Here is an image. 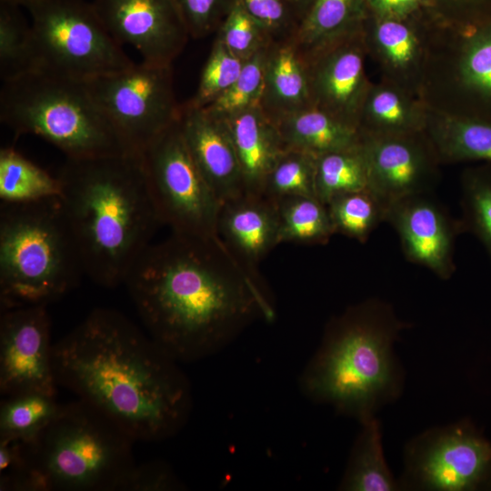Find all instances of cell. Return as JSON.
Here are the masks:
<instances>
[{"label":"cell","mask_w":491,"mask_h":491,"mask_svg":"<svg viewBox=\"0 0 491 491\" xmlns=\"http://www.w3.org/2000/svg\"><path fill=\"white\" fill-rule=\"evenodd\" d=\"M124 285L146 333L178 363L215 355L247 327L276 316L262 279L218 236L171 232L144 250Z\"/></svg>","instance_id":"obj_1"},{"label":"cell","mask_w":491,"mask_h":491,"mask_svg":"<svg viewBox=\"0 0 491 491\" xmlns=\"http://www.w3.org/2000/svg\"><path fill=\"white\" fill-rule=\"evenodd\" d=\"M62 386L117 425L135 442L178 434L193 408L179 363L122 313L96 308L53 346Z\"/></svg>","instance_id":"obj_2"},{"label":"cell","mask_w":491,"mask_h":491,"mask_svg":"<svg viewBox=\"0 0 491 491\" xmlns=\"http://www.w3.org/2000/svg\"><path fill=\"white\" fill-rule=\"evenodd\" d=\"M57 177L85 275L105 287L124 284L162 225L140 155L66 158Z\"/></svg>","instance_id":"obj_3"},{"label":"cell","mask_w":491,"mask_h":491,"mask_svg":"<svg viewBox=\"0 0 491 491\" xmlns=\"http://www.w3.org/2000/svg\"><path fill=\"white\" fill-rule=\"evenodd\" d=\"M408 327L380 299L350 306L326 324L299 376L301 392L360 424L375 417L403 392L405 372L394 346Z\"/></svg>","instance_id":"obj_4"},{"label":"cell","mask_w":491,"mask_h":491,"mask_svg":"<svg viewBox=\"0 0 491 491\" xmlns=\"http://www.w3.org/2000/svg\"><path fill=\"white\" fill-rule=\"evenodd\" d=\"M85 275L59 196L0 206V311L55 302Z\"/></svg>","instance_id":"obj_5"},{"label":"cell","mask_w":491,"mask_h":491,"mask_svg":"<svg viewBox=\"0 0 491 491\" xmlns=\"http://www.w3.org/2000/svg\"><path fill=\"white\" fill-rule=\"evenodd\" d=\"M134 443L87 403L62 404L28 442L25 491H116L135 463Z\"/></svg>","instance_id":"obj_6"},{"label":"cell","mask_w":491,"mask_h":491,"mask_svg":"<svg viewBox=\"0 0 491 491\" xmlns=\"http://www.w3.org/2000/svg\"><path fill=\"white\" fill-rule=\"evenodd\" d=\"M0 119L16 135L45 139L66 158L133 154L85 81L31 72L2 82Z\"/></svg>","instance_id":"obj_7"},{"label":"cell","mask_w":491,"mask_h":491,"mask_svg":"<svg viewBox=\"0 0 491 491\" xmlns=\"http://www.w3.org/2000/svg\"><path fill=\"white\" fill-rule=\"evenodd\" d=\"M20 5L29 15L32 72L88 81L135 64L105 29L91 2L27 0Z\"/></svg>","instance_id":"obj_8"},{"label":"cell","mask_w":491,"mask_h":491,"mask_svg":"<svg viewBox=\"0 0 491 491\" xmlns=\"http://www.w3.org/2000/svg\"><path fill=\"white\" fill-rule=\"evenodd\" d=\"M139 155L161 224L173 233L217 236L221 204L191 157L178 120Z\"/></svg>","instance_id":"obj_9"},{"label":"cell","mask_w":491,"mask_h":491,"mask_svg":"<svg viewBox=\"0 0 491 491\" xmlns=\"http://www.w3.org/2000/svg\"><path fill=\"white\" fill-rule=\"evenodd\" d=\"M85 82L133 154H140L179 118L172 65L142 61Z\"/></svg>","instance_id":"obj_10"},{"label":"cell","mask_w":491,"mask_h":491,"mask_svg":"<svg viewBox=\"0 0 491 491\" xmlns=\"http://www.w3.org/2000/svg\"><path fill=\"white\" fill-rule=\"evenodd\" d=\"M401 490L472 491L491 483V442L461 420L428 428L404 452Z\"/></svg>","instance_id":"obj_11"},{"label":"cell","mask_w":491,"mask_h":491,"mask_svg":"<svg viewBox=\"0 0 491 491\" xmlns=\"http://www.w3.org/2000/svg\"><path fill=\"white\" fill-rule=\"evenodd\" d=\"M51 321L45 306L2 310L0 315V394L24 392L56 396Z\"/></svg>","instance_id":"obj_12"},{"label":"cell","mask_w":491,"mask_h":491,"mask_svg":"<svg viewBox=\"0 0 491 491\" xmlns=\"http://www.w3.org/2000/svg\"><path fill=\"white\" fill-rule=\"evenodd\" d=\"M111 36L142 61L172 65L191 38L175 0H91Z\"/></svg>","instance_id":"obj_13"},{"label":"cell","mask_w":491,"mask_h":491,"mask_svg":"<svg viewBox=\"0 0 491 491\" xmlns=\"http://www.w3.org/2000/svg\"><path fill=\"white\" fill-rule=\"evenodd\" d=\"M420 132L396 135L362 133L368 169V188L387 207L393 202L429 193L439 158L431 141Z\"/></svg>","instance_id":"obj_14"},{"label":"cell","mask_w":491,"mask_h":491,"mask_svg":"<svg viewBox=\"0 0 491 491\" xmlns=\"http://www.w3.org/2000/svg\"><path fill=\"white\" fill-rule=\"evenodd\" d=\"M385 222L397 234L407 261L426 267L443 280L453 276L455 239L463 226L429 193L391 203L386 207Z\"/></svg>","instance_id":"obj_15"},{"label":"cell","mask_w":491,"mask_h":491,"mask_svg":"<svg viewBox=\"0 0 491 491\" xmlns=\"http://www.w3.org/2000/svg\"><path fill=\"white\" fill-rule=\"evenodd\" d=\"M305 59L312 105L359 127L362 107L368 93L361 32Z\"/></svg>","instance_id":"obj_16"},{"label":"cell","mask_w":491,"mask_h":491,"mask_svg":"<svg viewBox=\"0 0 491 491\" xmlns=\"http://www.w3.org/2000/svg\"><path fill=\"white\" fill-rule=\"evenodd\" d=\"M178 125L191 157L219 203L245 194L241 166L225 121L205 108L185 103Z\"/></svg>","instance_id":"obj_17"},{"label":"cell","mask_w":491,"mask_h":491,"mask_svg":"<svg viewBox=\"0 0 491 491\" xmlns=\"http://www.w3.org/2000/svg\"><path fill=\"white\" fill-rule=\"evenodd\" d=\"M217 236L246 272L260 278L259 264L280 244L276 203L264 195L247 192L223 203Z\"/></svg>","instance_id":"obj_18"},{"label":"cell","mask_w":491,"mask_h":491,"mask_svg":"<svg viewBox=\"0 0 491 491\" xmlns=\"http://www.w3.org/2000/svg\"><path fill=\"white\" fill-rule=\"evenodd\" d=\"M222 119L236 152L246 192L262 195L266 176L286 149L276 124L260 105Z\"/></svg>","instance_id":"obj_19"},{"label":"cell","mask_w":491,"mask_h":491,"mask_svg":"<svg viewBox=\"0 0 491 491\" xmlns=\"http://www.w3.org/2000/svg\"><path fill=\"white\" fill-rule=\"evenodd\" d=\"M311 105L305 57L293 39L272 42L266 52L260 107L276 122Z\"/></svg>","instance_id":"obj_20"},{"label":"cell","mask_w":491,"mask_h":491,"mask_svg":"<svg viewBox=\"0 0 491 491\" xmlns=\"http://www.w3.org/2000/svg\"><path fill=\"white\" fill-rule=\"evenodd\" d=\"M275 123L286 149L299 150L316 157L356 146L362 141L359 127L314 105Z\"/></svg>","instance_id":"obj_21"},{"label":"cell","mask_w":491,"mask_h":491,"mask_svg":"<svg viewBox=\"0 0 491 491\" xmlns=\"http://www.w3.org/2000/svg\"><path fill=\"white\" fill-rule=\"evenodd\" d=\"M465 114L491 121V20L466 25L456 65Z\"/></svg>","instance_id":"obj_22"},{"label":"cell","mask_w":491,"mask_h":491,"mask_svg":"<svg viewBox=\"0 0 491 491\" xmlns=\"http://www.w3.org/2000/svg\"><path fill=\"white\" fill-rule=\"evenodd\" d=\"M365 0H313L293 41L306 58L358 31Z\"/></svg>","instance_id":"obj_23"},{"label":"cell","mask_w":491,"mask_h":491,"mask_svg":"<svg viewBox=\"0 0 491 491\" xmlns=\"http://www.w3.org/2000/svg\"><path fill=\"white\" fill-rule=\"evenodd\" d=\"M358 434L339 484L346 491L401 490L386 464L380 421L375 416L361 424Z\"/></svg>","instance_id":"obj_24"},{"label":"cell","mask_w":491,"mask_h":491,"mask_svg":"<svg viewBox=\"0 0 491 491\" xmlns=\"http://www.w3.org/2000/svg\"><path fill=\"white\" fill-rule=\"evenodd\" d=\"M60 181L12 147L0 151L1 203L22 204L58 197Z\"/></svg>","instance_id":"obj_25"},{"label":"cell","mask_w":491,"mask_h":491,"mask_svg":"<svg viewBox=\"0 0 491 491\" xmlns=\"http://www.w3.org/2000/svg\"><path fill=\"white\" fill-rule=\"evenodd\" d=\"M430 141L439 158L491 164V121L452 116L433 127Z\"/></svg>","instance_id":"obj_26"},{"label":"cell","mask_w":491,"mask_h":491,"mask_svg":"<svg viewBox=\"0 0 491 491\" xmlns=\"http://www.w3.org/2000/svg\"><path fill=\"white\" fill-rule=\"evenodd\" d=\"M56 396L24 392L3 396L0 404V439L34 440L57 414Z\"/></svg>","instance_id":"obj_27"},{"label":"cell","mask_w":491,"mask_h":491,"mask_svg":"<svg viewBox=\"0 0 491 491\" xmlns=\"http://www.w3.org/2000/svg\"><path fill=\"white\" fill-rule=\"evenodd\" d=\"M276 205L280 244L326 245L335 234L327 207L316 197H286Z\"/></svg>","instance_id":"obj_28"},{"label":"cell","mask_w":491,"mask_h":491,"mask_svg":"<svg viewBox=\"0 0 491 491\" xmlns=\"http://www.w3.org/2000/svg\"><path fill=\"white\" fill-rule=\"evenodd\" d=\"M316 196L326 205L333 197L368 186V169L361 143L316 157Z\"/></svg>","instance_id":"obj_29"},{"label":"cell","mask_w":491,"mask_h":491,"mask_svg":"<svg viewBox=\"0 0 491 491\" xmlns=\"http://www.w3.org/2000/svg\"><path fill=\"white\" fill-rule=\"evenodd\" d=\"M326 205L334 233L360 243L385 222L386 206L368 187L338 195Z\"/></svg>","instance_id":"obj_30"},{"label":"cell","mask_w":491,"mask_h":491,"mask_svg":"<svg viewBox=\"0 0 491 491\" xmlns=\"http://www.w3.org/2000/svg\"><path fill=\"white\" fill-rule=\"evenodd\" d=\"M359 127L367 135L418 133L422 122L411 104L398 91L381 87L368 91L359 120Z\"/></svg>","instance_id":"obj_31"},{"label":"cell","mask_w":491,"mask_h":491,"mask_svg":"<svg viewBox=\"0 0 491 491\" xmlns=\"http://www.w3.org/2000/svg\"><path fill=\"white\" fill-rule=\"evenodd\" d=\"M23 7L0 0V76L8 81L32 72V32Z\"/></svg>","instance_id":"obj_32"},{"label":"cell","mask_w":491,"mask_h":491,"mask_svg":"<svg viewBox=\"0 0 491 491\" xmlns=\"http://www.w3.org/2000/svg\"><path fill=\"white\" fill-rule=\"evenodd\" d=\"M316 157L295 149H286L264 184L262 195L277 202L291 196H316Z\"/></svg>","instance_id":"obj_33"},{"label":"cell","mask_w":491,"mask_h":491,"mask_svg":"<svg viewBox=\"0 0 491 491\" xmlns=\"http://www.w3.org/2000/svg\"><path fill=\"white\" fill-rule=\"evenodd\" d=\"M461 190L463 229L476 236L491 261V166L466 171Z\"/></svg>","instance_id":"obj_34"},{"label":"cell","mask_w":491,"mask_h":491,"mask_svg":"<svg viewBox=\"0 0 491 491\" xmlns=\"http://www.w3.org/2000/svg\"><path fill=\"white\" fill-rule=\"evenodd\" d=\"M245 61L235 56L218 38H215L202 69L198 86L187 105L205 108L224 95L238 77Z\"/></svg>","instance_id":"obj_35"},{"label":"cell","mask_w":491,"mask_h":491,"mask_svg":"<svg viewBox=\"0 0 491 491\" xmlns=\"http://www.w3.org/2000/svg\"><path fill=\"white\" fill-rule=\"evenodd\" d=\"M266 49L246 60L238 77L230 88L205 108L214 115L223 118L260 105Z\"/></svg>","instance_id":"obj_36"},{"label":"cell","mask_w":491,"mask_h":491,"mask_svg":"<svg viewBox=\"0 0 491 491\" xmlns=\"http://www.w3.org/2000/svg\"><path fill=\"white\" fill-rule=\"evenodd\" d=\"M215 37L243 61L266 49L274 42L265 28L245 10L239 0L216 31Z\"/></svg>","instance_id":"obj_37"},{"label":"cell","mask_w":491,"mask_h":491,"mask_svg":"<svg viewBox=\"0 0 491 491\" xmlns=\"http://www.w3.org/2000/svg\"><path fill=\"white\" fill-rule=\"evenodd\" d=\"M373 40L385 60L395 68H406L416 58L417 38L400 19L383 17L374 28Z\"/></svg>","instance_id":"obj_38"},{"label":"cell","mask_w":491,"mask_h":491,"mask_svg":"<svg viewBox=\"0 0 491 491\" xmlns=\"http://www.w3.org/2000/svg\"><path fill=\"white\" fill-rule=\"evenodd\" d=\"M237 0H175L191 38L200 39L219 29Z\"/></svg>","instance_id":"obj_39"},{"label":"cell","mask_w":491,"mask_h":491,"mask_svg":"<svg viewBox=\"0 0 491 491\" xmlns=\"http://www.w3.org/2000/svg\"><path fill=\"white\" fill-rule=\"evenodd\" d=\"M274 42L293 39L299 19L286 0H239Z\"/></svg>","instance_id":"obj_40"},{"label":"cell","mask_w":491,"mask_h":491,"mask_svg":"<svg viewBox=\"0 0 491 491\" xmlns=\"http://www.w3.org/2000/svg\"><path fill=\"white\" fill-rule=\"evenodd\" d=\"M185 484L164 461L136 462L119 481L116 491H178Z\"/></svg>","instance_id":"obj_41"},{"label":"cell","mask_w":491,"mask_h":491,"mask_svg":"<svg viewBox=\"0 0 491 491\" xmlns=\"http://www.w3.org/2000/svg\"><path fill=\"white\" fill-rule=\"evenodd\" d=\"M383 17L401 19L410 14L424 0H366Z\"/></svg>","instance_id":"obj_42"},{"label":"cell","mask_w":491,"mask_h":491,"mask_svg":"<svg viewBox=\"0 0 491 491\" xmlns=\"http://www.w3.org/2000/svg\"><path fill=\"white\" fill-rule=\"evenodd\" d=\"M465 15L466 25L491 20V0H456Z\"/></svg>","instance_id":"obj_43"},{"label":"cell","mask_w":491,"mask_h":491,"mask_svg":"<svg viewBox=\"0 0 491 491\" xmlns=\"http://www.w3.org/2000/svg\"><path fill=\"white\" fill-rule=\"evenodd\" d=\"M286 2L291 6L293 11L298 17L299 21H301V19L304 17V15L307 12L313 0H286Z\"/></svg>","instance_id":"obj_44"},{"label":"cell","mask_w":491,"mask_h":491,"mask_svg":"<svg viewBox=\"0 0 491 491\" xmlns=\"http://www.w3.org/2000/svg\"><path fill=\"white\" fill-rule=\"evenodd\" d=\"M5 1H9V2H13V3H15V4H22L23 2H25L27 0H5Z\"/></svg>","instance_id":"obj_45"}]
</instances>
